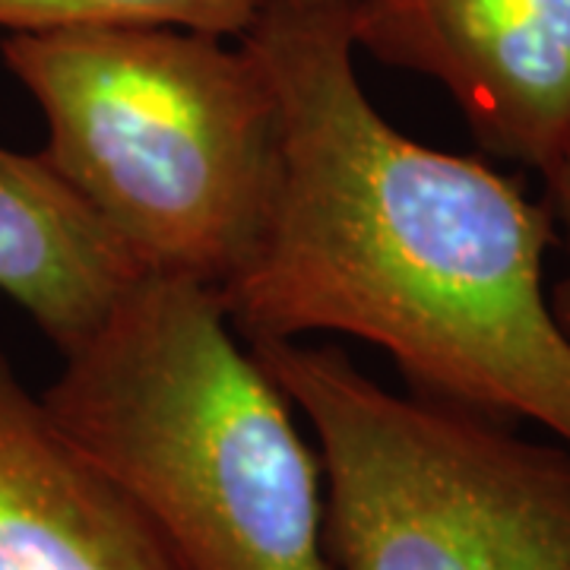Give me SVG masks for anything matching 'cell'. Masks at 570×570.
I'll list each match as a JSON object with an SVG mask.
<instances>
[{
    "mask_svg": "<svg viewBox=\"0 0 570 570\" xmlns=\"http://www.w3.org/2000/svg\"><path fill=\"white\" fill-rule=\"evenodd\" d=\"M348 3L261 0L238 36L279 99L285 178L261 254L219 292L228 321L247 343L362 340L412 393L527 419L570 448L549 206L377 111L355 70Z\"/></svg>",
    "mask_w": 570,
    "mask_h": 570,
    "instance_id": "cell-1",
    "label": "cell"
},
{
    "mask_svg": "<svg viewBox=\"0 0 570 570\" xmlns=\"http://www.w3.org/2000/svg\"><path fill=\"white\" fill-rule=\"evenodd\" d=\"M41 400L181 570H333L321 456L216 288L146 273Z\"/></svg>",
    "mask_w": 570,
    "mask_h": 570,
    "instance_id": "cell-2",
    "label": "cell"
},
{
    "mask_svg": "<svg viewBox=\"0 0 570 570\" xmlns=\"http://www.w3.org/2000/svg\"><path fill=\"white\" fill-rule=\"evenodd\" d=\"M41 159L149 276L223 292L261 254L285 178L276 89L242 39L181 26L7 36Z\"/></svg>",
    "mask_w": 570,
    "mask_h": 570,
    "instance_id": "cell-3",
    "label": "cell"
},
{
    "mask_svg": "<svg viewBox=\"0 0 570 570\" xmlns=\"http://www.w3.org/2000/svg\"><path fill=\"white\" fill-rule=\"evenodd\" d=\"M247 348L317 438L333 570H570V448L393 393L343 346Z\"/></svg>",
    "mask_w": 570,
    "mask_h": 570,
    "instance_id": "cell-4",
    "label": "cell"
},
{
    "mask_svg": "<svg viewBox=\"0 0 570 570\" xmlns=\"http://www.w3.org/2000/svg\"><path fill=\"white\" fill-rule=\"evenodd\" d=\"M355 51L441 82L479 146L539 175L570 146V0H352Z\"/></svg>",
    "mask_w": 570,
    "mask_h": 570,
    "instance_id": "cell-5",
    "label": "cell"
},
{
    "mask_svg": "<svg viewBox=\"0 0 570 570\" xmlns=\"http://www.w3.org/2000/svg\"><path fill=\"white\" fill-rule=\"evenodd\" d=\"M0 570H181L0 352Z\"/></svg>",
    "mask_w": 570,
    "mask_h": 570,
    "instance_id": "cell-6",
    "label": "cell"
},
{
    "mask_svg": "<svg viewBox=\"0 0 570 570\" xmlns=\"http://www.w3.org/2000/svg\"><path fill=\"white\" fill-rule=\"evenodd\" d=\"M146 273L51 165L0 146V295L58 352L80 346Z\"/></svg>",
    "mask_w": 570,
    "mask_h": 570,
    "instance_id": "cell-7",
    "label": "cell"
},
{
    "mask_svg": "<svg viewBox=\"0 0 570 570\" xmlns=\"http://www.w3.org/2000/svg\"><path fill=\"white\" fill-rule=\"evenodd\" d=\"M261 0H0L7 36H41L89 26H181L238 39Z\"/></svg>",
    "mask_w": 570,
    "mask_h": 570,
    "instance_id": "cell-8",
    "label": "cell"
},
{
    "mask_svg": "<svg viewBox=\"0 0 570 570\" xmlns=\"http://www.w3.org/2000/svg\"><path fill=\"white\" fill-rule=\"evenodd\" d=\"M542 181L549 190V213L558 232V247L564 250V269L549 285V302L558 324L570 336V146L542 171Z\"/></svg>",
    "mask_w": 570,
    "mask_h": 570,
    "instance_id": "cell-9",
    "label": "cell"
}]
</instances>
